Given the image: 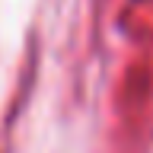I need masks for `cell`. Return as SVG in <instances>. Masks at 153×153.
Wrapping results in <instances>:
<instances>
[{
  "label": "cell",
  "instance_id": "6da1fadb",
  "mask_svg": "<svg viewBox=\"0 0 153 153\" xmlns=\"http://www.w3.org/2000/svg\"><path fill=\"white\" fill-rule=\"evenodd\" d=\"M134 3H137V0H134Z\"/></svg>",
  "mask_w": 153,
  "mask_h": 153
}]
</instances>
